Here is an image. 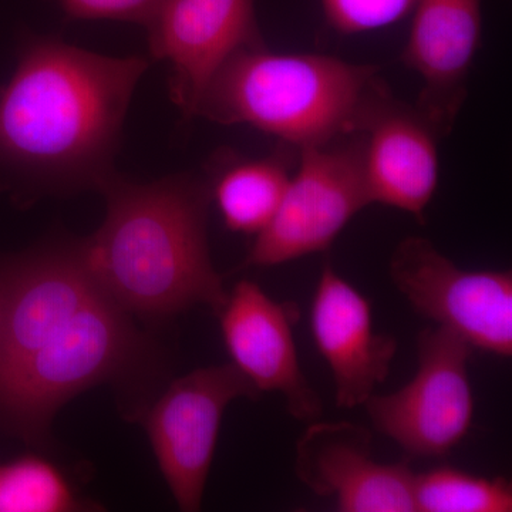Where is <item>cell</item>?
<instances>
[{
  "label": "cell",
  "mask_w": 512,
  "mask_h": 512,
  "mask_svg": "<svg viewBox=\"0 0 512 512\" xmlns=\"http://www.w3.org/2000/svg\"><path fill=\"white\" fill-rule=\"evenodd\" d=\"M147 352L94 279L83 242L0 259V414L26 440H42L63 404L127 375Z\"/></svg>",
  "instance_id": "6da1fadb"
},
{
  "label": "cell",
  "mask_w": 512,
  "mask_h": 512,
  "mask_svg": "<svg viewBox=\"0 0 512 512\" xmlns=\"http://www.w3.org/2000/svg\"><path fill=\"white\" fill-rule=\"evenodd\" d=\"M148 59L29 37L0 86V188L19 198L100 190Z\"/></svg>",
  "instance_id": "7a4b0ae2"
},
{
  "label": "cell",
  "mask_w": 512,
  "mask_h": 512,
  "mask_svg": "<svg viewBox=\"0 0 512 512\" xmlns=\"http://www.w3.org/2000/svg\"><path fill=\"white\" fill-rule=\"evenodd\" d=\"M101 194L106 218L83 241L84 258L101 288L127 313L167 318L227 301L211 262L207 220L211 188L192 174L134 183L111 174Z\"/></svg>",
  "instance_id": "3957f363"
},
{
  "label": "cell",
  "mask_w": 512,
  "mask_h": 512,
  "mask_svg": "<svg viewBox=\"0 0 512 512\" xmlns=\"http://www.w3.org/2000/svg\"><path fill=\"white\" fill-rule=\"evenodd\" d=\"M379 67L323 55L242 49L211 77L195 117L248 124L298 147L359 133L370 101L386 84Z\"/></svg>",
  "instance_id": "277c9868"
},
{
  "label": "cell",
  "mask_w": 512,
  "mask_h": 512,
  "mask_svg": "<svg viewBox=\"0 0 512 512\" xmlns=\"http://www.w3.org/2000/svg\"><path fill=\"white\" fill-rule=\"evenodd\" d=\"M370 201L362 131L301 148L278 212L256 235L244 266L269 268L329 249Z\"/></svg>",
  "instance_id": "5b68a950"
},
{
  "label": "cell",
  "mask_w": 512,
  "mask_h": 512,
  "mask_svg": "<svg viewBox=\"0 0 512 512\" xmlns=\"http://www.w3.org/2000/svg\"><path fill=\"white\" fill-rule=\"evenodd\" d=\"M473 348L444 328L417 338L419 369L406 386L365 403L377 431L414 457H443L471 429L474 394L468 377Z\"/></svg>",
  "instance_id": "8992f818"
},
{
  "label": "cell",
  "mask_w": 512,
  "mask_h": 512,
  "mask_svg": "<svg viewBox=\"0 0 512 512\" xmlns=\"http://www.w3.org/2000/svg\"><path fill=\"white\" fill-rule=\"evenodd\" d=\"M393 284L421 315L473 349L512 356L511 271H464L426 238L400 242L390 262Z\"/></svg>",
  "instance_id": "52a82bcc"
},
{
  "label": "cell",
  "mask_w": 512,
  "mask_h": 512,
  "mask_svg": "<svg viewBox=\"0 0 512 512\" xmlns=\"http://www.w3.org/2000/svg\"><path fill=\"white\" fill-rule=\"evenodd\" d=\"M259 390L229 363L205 367L171 383L147 414L158 466L181 511L201 508L222 417L232 400Z\"/></svg>",
  "instance_id": "ba28073f"
},
{
  "label": "cell",
  "mask_w": 512,
  "mask_h": 512,
  "mask_svg": "<svg viewBox=\"0 0 512 512\" xmlns=\"http://www.w3.org/2000/svg\"><path fill=\"white\" fill-rule=\"evenodd\" d=\"M154 59L170 67L171 100L185 119L225 60L242 49L265 46L256 0H165L147 26Z\"/></svg>",
  "instance_id": "9c48e42d"
},
{
  "label": "cell",
  "mask_w": 512,
  "mask_h": 512,
  "mask_svg": "<svg viewBox=\"0 0 512 512\" xmlns=\"http://www.w3.org/2000/svg\"><path fill=\"white\" fill-rule=\"evenodd\" d=\"M218 315L232 365L259 393L284 394L288 412L295 419H318L322 402L303 375L293 338L298 306L274 301L261 286L241 281Z\"/></svg>",
  "instance_id": "30bf717a"
},
{
  "label": "cell",
  "mask_w": 512,
  "mask_h": 512,
  "mask_svg": "<svg viewBox=\"0 0 512 512\" xmlns=\"http://www.w3.org/2000/svg\"><path fill=\"white\" fill-rule=\"evenodd\" d=\"M296 476L345 512H414L409 464L373 458L372 434L350 421L313 423L296 444Z\"/></svg>",
  "instance_id": "8fae6325"
},
{
  "label": "cell",
  "mask_w": 512,
  "mask_h": 512,
  "mask_svg": "<svg viewBox=\"0 0 512 512\" xmlns=\"http://www.w3.org/2000/svg\"><path fill=\"white\" fill-rule=\"evenodd\" d=\"M365 175L370 201L409 212L423 224L439 184L441 134L417 107L394 99L387 86L363 114Z\"/></svg>",
  "instance_id": "7c38bea8"
},
{
  "label": "cell",
  "mask_w": 512,
  "mask_h": 512,
  "mask_svg": "<svg viewBox=\"0 0 512 512\" xmlns=\"http://www.w3.org/2000/svg\"><path fill=\"white\" fill-rule=\"evenodd\" d=\"M402 60L419 73L417 110L447 136L467 97L481 43V0H417Z\"/></svg>",
  "instance_id": "4fadbf2b"
},
{
  "label": "cell",
  "mask_w": 512,
  "mask_h": 512,
  "mask_svg": "<svg viewBox=\"0 0 512 512\" xmlns=\"http://www.w3.org/2000/svg\"><path fill=\"white\" fill-rule=\"evenodd\" d=\"M311 326L320 355L332 370L336 403L343 409L362 406L389 376L397 342L375 333L372 305L330 264L320 274Z\"/></svg>",
  "instance_id": "5bb4252c"
},
{
  "label": "cell",
  "mask_w": 512,
  "mask_h": 512,
  "mask_svg": "<svg viewBox=\"0 0 512 512\" xmlns=\"http://www.w3.org/2000/svg\"><path fill=\"white\" fill-rule=\"evenodd\" d=\"M292 175L279 157L238 161L211 190L229 231L258 235L274 220Z\"/></svg>",
  "instance_id": "9a60e30c"
},
{
  "label": "cell",
  "mask_w": 512,
  "mask_h": 512,
  "mask_svg": "<svg viewBox=\"0 0 512 512\" xmlns=\"http://www.w3.org/2000/svg\"><path fill=\"white\" fill-rule=\"evenodd\" d=\"M416 512H511L512 487L503 477L473 476L437 467L414 476Z\"/></svg>",
  "instance_id": "2e32d148"
},
{
  "label": "cell",
  "mask_w": 512,
  "mask_h": 512,
  "mask_svg": "<svg viewBox=\"0 0 512 512\" xmlns=\"http://www.w3.org/2000/svg\"><path fill=\"white\" fill-rule=\"evenodd\" d=\"M77 510H82V503L50 461L25 456L0 466V512Z\"/></svg>",
  "instance_id": "e0dca14e"
},
{
  "label": "cell",
  "mask_w": 512,
  "mask_h": 512,
  "mask_svg": "<svg viewBox=\"0 0 512 512\" xmlns=\"http://www.w3.org/2000/svg\"><path fill=\"white\" fill-rule=\"evenodd\" d=\"M417 0H322L333 29L345 35L392 26L413 12Z\"/></svg>",
  "instance_id": "ac0fdd59"
},
{
  "label": "cell",
  "mask_w": 512,
  "mask_h": 512,
  "mask_svg": "<svg viewBox=\"0 0 512 512\" xmlns=\"http://www.w3.org/2000/svg\"><path fill=\"white\" fill-rule=\"evenodd\" d=\"M64 15L73 20H117L147 28L165 0H59Z\"/></svg>",
  "instance_id": "d6986e66"
}]
</instances>
